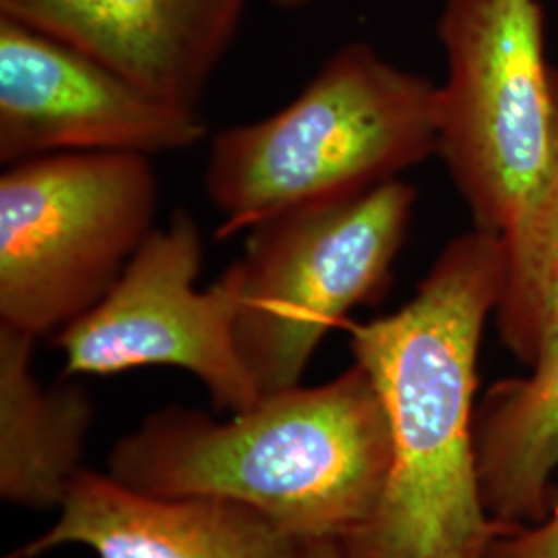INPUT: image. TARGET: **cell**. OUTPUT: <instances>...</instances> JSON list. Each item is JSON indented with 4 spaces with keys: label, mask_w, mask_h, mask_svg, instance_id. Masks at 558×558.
Masks as SVG:
<instances>
[{
    "label": "cell",
    "mask_w": 558,
    "mask_h": 558,
    "mask_svg": "<svg viewBox=\"0 0 558 558\" xmlns=\"http://www.w3.org/2000/svg\"><path fill=\"white\" fill-rule=\"evenodd\" d=\"M36 338L0 325V497L23 509H60L80 474L94 403L77 383L41 385Z\"/></svg>",
    "instance_id": "obj_11"
},
{
    "label": "cell",
    "mask_w": 558,
    "mask_h": 558,
    "mask_svg": "<svg viewBox=\"0 0 558 558\" xmlns=\"http://www.w3.org/2000/svg\"><path fill=\"white\" fill-rule=\"evenodd\" d=\"M447 77L437 87L439 156L474 228L502 236L548 160L553 66L539 0H442Z\"/></svg>",
    "instance_id": "obj_6"
},
{
    "label": "cell",
    "mask_w": 558,
    "mask_h": 558,
    "mask_svg": "<svg viewBox=\"0 0 558 558\" xmlns=\"http://www.w3.org/2000/svg\"><path fill=\"white\" fill-rule=\"evenodd\" d=\"M505 276L497 234L449 240L416 294L391 315L348 323L354 362L379 391L391 468L345 558H486L500 532L480 488L474 396L486 319Z\"/></svg>",
    "instance_id": "obj_1"
},
{
    "label": "cell",
    "mask_w": 558,
    "mask_h": 558,
    "mask_svg": "<svg viewBox=\"0 0 558 558\" xmlns=\"http://www.w3.org/2000/svg\"><path fill=\"white\" fill-rule=\"evenodd\" d=\"M532 368L493 387L474 416L480 488L495 523L542 509L558 465V339Z\"/></svg>",
    "instance_id": "obj_12"
},
{
    "label": "cell",
    "mask_w": 558,
    "mask_h": 558,
    "mask_svg": "<svg viewBox=\"0 0 558 558\" xmlns=\"http://www.w3.org/2000/svg\"><path fill=\"white\" fill-rule=\"evenodd\" d=\"M201 263L199 226L177 209L141 244L110 292L54 336L64 377L174 366L197 377L220 412L255 405L259 389L236 348V271L230 265L201 292Z\"/></svg>",
    "instance_id": "obj_7"
},
{
    "label": "cell",
    "mask_w": 558,
    "mask_h": 558,
    "mask_svg": "<svg viewBox=\"0 0 558 558\" xmlns=\"http://www.w3.org/2000/svg\"><path fill=\"white\" fill-rule=\"evenodd\" d=\"M437 85L350 41L276 114L211 140L203 184L218 239L354 199L437 156Z\"/></svg>",
    "instance_id": "obj_3"
},
{
    "label": "cell",
    "mask_w": 558,
    "mask_h": 558,
    "mask_svg": "<svg viewBox=\"0 0 558 558\" xmlns=\"http://www.w3.org/2000/svg\"><path fill=\"white\" fill-rule=\"evenodd\" d=\"M197 110L145 94L114 69L0 15V161L57 154H160L195 147Z\"/></svg>",
    "instance_id": "obj_8"
},
{
    "label": "cell",
    "mask_w": 558,
    "mask_h": 558,
    "mask_svg": "<svg viewBox=\"0 0 558 558\" xmlns=\"http://www.w3.org/2000/svg\"><path fill=\"white\" fill-rule=\"evenodd\" d=\"M500 242L505 276L495 311L500 338L534 366L558 339V66H553L548 160Z\"/></svg>",
    "instance_id": "obj_13"
},
{
    "label": "cell",
    "mask_w": 558,
    "mask_h": 558,
    "mask_svg": "<svg viewBox=\"0 0 558 558\" xmlns=\"http://www.w3.org/2000/svg\"><path fill=\"white\" fill-rule=\"evenodd\" d=\"M391 180L354 199L281 214L251 230L239 278L236 348L260 398L299 387L323 338L387 292L416 205Z\"/></svg>",
    "instance_id": "obj_4"
},
{
    "label": "cell",
    "mask_w": 558,
    "mask_h": 558,
    "mask_svg": "<svg viewBox=\"0 0 558 558\" xmlns=\"http://www.w3.org/2000/svg\"><path fill=\"white\" fill-rule=\"evenodd\" d=\"M391 468L385 405L366 371L265 396L232 418L163 408L120 439L108 474L166 499L239 502L302 542L359 534Z\"/></svg>",
    "instance_id": "obj_2"
},
{
    "label": "cell",
    "mask_w": 558,
    "mask_h": 558,
    "mask_svg": "<svg viewBox=\"0 0 558 558\" xmlns=\"http://www.w3.org/2000/svg\"><path fill=\"white\" fill-rule=\"evenodd\" d=\"M251 0H0V15L66 41L158 100L197 110Z\"/></svg>",
    "instance_id": "obj_9"
},
{
    "label": "cell",
    "mask_w": 558,
    "mask_h": 558,
    "mask_svg": "<svg viewBox=\"0 0 558 558\" xmlns=\"http://www.w3.org/2000/svg\"><path fill=\"white\" fill-rule=\"evenodd\" d=\"M486 558H558V499L539 525L505 538L500 527Z\"/></svg>",
    "instance_id": "obj_14"
},
{
    "label": "cell",
    "mask_w": 558,
    "mask_h": 558,
    "mask_svg": "<svg viewBox=\"0 0 558 558\" xmlns=\"http://www.w3.org/2000/svg\"><path fill=\"white\" fill-rule=\"evenodd\" d=\"M158 177L135 154H57L0 177V325L59 333L100 302L156 230Z\"/></svg>",
    "instance_id": "obj_5"
},
{
    "label": "cell",
    "mask_w": 558,
    "mask_h": 558,
    "mask_svg": "<svg viewBox=\"0 0 558 558\" xmlns=\"http://www.w3.org/2000/svg\"><path fill=\"white\" fill-rule=\"evenodd\" d=\"M304 558H345L336 542H304Z\"/></svg>",
    "instance_id": "obj_15"
},
{
    "label": "cell",
    "mask_w": 558,
    "mask_h": 558,
    "mask_svg": "<svg viewBox=\"0 0 558 558\" xmlns=\"http://www.w3.org/2000/svg\"><path fill=\"white\" fill-rule=\"evenodd\" d=\"M54 525L7 558H38L66 544L98 558H304V542L239 502L166 499L110 474L81 470Z\"/></svg>",
    "instance_id": "obj_10"
},
{
    "label": "cell",
    "mask_w": 558,
    "mask_h": 558,
    "mask_svg": "<svg viewBox=\"0 0 558 558\" xmlns=\"http://www.w3.org/2000/svg\"><path fill=\"white\" fill-rule=\"evenodd\" d=\"M276 9L279 11H300V9H306L319 0H269Z\"/></svg>",
    "instance_id": "obj_16"
}]
</instances>
